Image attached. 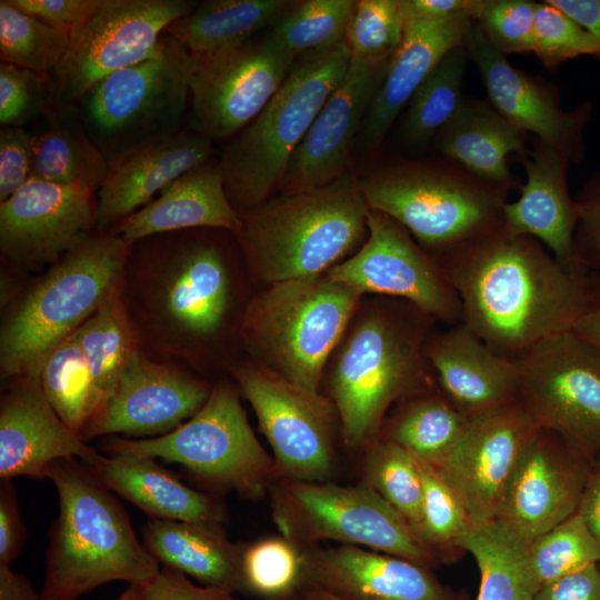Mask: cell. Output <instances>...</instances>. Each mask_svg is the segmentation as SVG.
Segmentation results:
<instances>
[{
    "mask_svg": "<svg viewBox=\"0 0 600 600\" xmlns=\"http://www.w3.org/2000/svg\"><path fill=\"white\" fill-rule=\"evenodd\" d=\"M438 260L460 298L461 322L513 362L572 330L589 301L592 273L569 272L540 241L504 223Z\"/></svg>",
    "mask_w": 600,
    "mask_h": 600,
    "instance_id": "obj_1",
    "label": "cell"
},
{
    "mask_svg": "<svg viewBox=\"0 0 600 600\" xmlns=\"http://www.w3.org/2000/svg\"><path fill=\"white\" fill-rule=\"evenodd\" d=\"M192 230L132 244L122 292L139 334L162 354L191 357L223 330L231 309L230 272L221 249Z\"/></svg>",
    "mask_w": 600,
    "mask_h": 600,
    "instance_id": "obj_2",
    "label": "cell"
},
{
    "mask_svg": "<svg viewBox=\"0 0 600 600\" xmlns=\"http://www.w3.org/2000/svg\"><path fill=\"white\" fill-rule=\"evenodd\" d=\"M436 322L400 299L359 306L330 358V400L347 446L368 447L392 404L434 383L423 347Z\"/></svg>",
    "mask_w": 600,
    "mask_h": 600,
    "instance_id": "obj_3",
    "label": "cell"
},
{
    "mask_svg": "<svg viewBox=\"0 0 600 600\" xmlns=\"http://www.w3.org/2000/svg\"><path fill=\"white\" fill-rule=\"evenodd\" d=\"M46 478L59 497L50 530L41 600H76L110 581L147 584L160 562L139 542L130 519L81 460L53 461Z\"/></svg>",
    "mask_w": 600,
    "mask_h": 600,
    "instance_id": "obj_4",
    "label": "cell"
},
{
    "mask_svg": "<svg viewBox=\"0 0 600 600\" xmlns=\"http://www.w3.org/2000/svg\"><path fill=\"white\" fill-rule=\"evenodd\" d=\"M368 212L359 181L346 172L241 212L236 236L250 270L272 284L318 276L343 261L366 240Z\"/></svg>",
    "mask_w": 600,
    "mask_h": 600,
    "instance_id": "obj_5",
    "label": "cell"
},
{
    "mask_svg": "<svg viewBox=\"0 0 600 600\" xmlns=\"http://www.w3.org/2000/svg\"><path fill=\"white\" fill-rule=\"evenodd\" d=\"M131 247L96 231L11 301L0 328L2 379L39 374L48 353L121 286Z\"/></svg>",
    "mask_w": 600,
    "mask_h": 600,
    "instance_id": "obj_6",
    "label": "cell"
},
{
    "mask_svg": "<svg viewBox=\"0 0 600 600\" xmlns=\"http://www.w3.org/2000/svg\"><path fill=\"white\" fill-rule=\"evenodd\" d=\"M360 299L328 272L272 283L248 303L240 334L258 364L319 393L326 366Z\"/></svg>",
    "mask_w": 600,
    "mask_h": 600,
    "instance_id": "obj_7",
    "label": "cell"
},
{
    "mask_svg": "<svg viewBox=\"0 0 600 600\" xmlns=\"http://www.w3.org/2000/svg\"><path fill=\"white\" fill-rule=\"evenodd\" d=\"M346 42L296 58L261 112L220 153L228 198L241 213L279 188L289 160L350 64Z\"/></svg>",
    "mask_w": 600,
    "mask_h": 600,
    "instance_id": "obj_8",
    "label": "cell"
},
{
    "mask_svg": "<svg viewBox=\"0 0 600 600\" xmlns=\"http://www.w3.org/2000/svg\"><path fill=\"white\" fill-rule=\"evenodd\" d=\"M359 184L369 209L399 222L437 259L500 227L509 192L447 158L393 164Z\"/></svg>",
    "mask_w": 600,
    "mask_h": 600,
    "instance_id": "obj_9",
    "label": "cell"
},
{
    "mask_svg": "<svg viewBox=\"0 0 600 600\" xmlns=\"http://www.w3.org/2000/svg\"><path fill=\"white\" fill-rule=\"evenodd\" d=\"M197 56L163 33L149 58L97 82L77 108L108 162L188 122L189 81Z\"/></svg>",
    "mask_w": 600,
    "mask_h": 600,
    "instance_id": "obj_10",
    "label": "cell"
},
{
    "mask_svg": "<svg viewBox=\"0 0 600 600\" xmlns=\"http://www.w3.org/2000/svg\"><path fill=\"white\" fill-rule=\"evenodd\" d=\"M103 449L110 456L179 463L202 483L246 499L263 497L279 480L274 459L253 433L238 391L227 382L212 387L204 406L173 431L148 439L112 437Z\"/></svg>",
    "mask_w": 600,
    "mask_h": 600,
    "instance_id": "obj_11",
    "label": "cell"
},
{
    "mask_svg": "<svg viewBox=\"0 0 600 600\" xmlns=\"http://www.w3.org/2000/svg\"><path fill=\"white\" fill-rule=\"evenodd\" d=\"M281 536L299 547L334 540L397 556L432 569L440 557L406 519L367 484L280 479L270 490Z\"/></svg>",
    "mask_w": 600,
    "mask_h": 600,
    "instance_id": "obj_12",
    "label": "cell"
},
{
    "mask_svg": "<svg viewBox=\"0 0 600 600\" xmlns=\"http://www.w3.org/2000/svg\"><path fill=\"white\" fill-rule=\"evenodd\" d=\"M518 402L539 428L593 461L600 454V350L572 330L517 361Z\"/></svg>",
    "mask_w": 600,
    "mask_h": 600,
    "instance_id": "obj_13",
    "label": "cell"
},
{
    "mask_svg": "<svg viewBox=\"0 0 600 600\" xmlns=\"http://www.w3.org/2000/svg\"><path fill=\"white\" fill-rule=\"evenodd\" d=\"M296 56L270 32L197 56L189 81L187 129L211 142L247 127L282 86Z\"/></svg>",
    "mask_w": 600,
    "mask_h": 600,
    "instance_id": "obj_14",
    "label": "cell"
},
{
    "mask_svg": "<svg viewBox=\"0 0 600 600\" xmlns=\"http://www.w3.org/2000/svg\"><path fill=\"white\" fill-rule=\"evenodd\" d=\"M190 0H101L72 32L69 51L49 76L56 108L77 102L107 76L153 54L166 28L189 13Z\"/></svg>",
    "mask_w": 600,
    "mask_h": 600,
    "instance_id": "obj_15",
    "label": "cell"
},
{
    "mask_svg": "<svg viewBox=\"0 0 600 600\" xmlns=\"http://www.w3.org/2000/svg\"><path fill=\"white\" fill-rule=\"evenodd\" d=\"M232 372L273 451L279 480L324 481L334 468L338 416L331 400L258 363Z\"/></svg>",
    "mask_w": 600,
    "mask_h": 600,
    "instance_id": "obj_16",
    "label": "cell"
},
{
    "mask_svg": "<svg viewBox=\"0 0 600 600\" xmlns=\"http://www.w3.org/2000/svg\"><path fill=\"white\" fill-rule=\"evenodd\" d=\"M368 236L328 274L362 294L404 300L446 326L462 321L460 298L440 261L399 222L369 209Z\"/></svg>",
    "mask_w": 600,
    "mask_h": 600,
    "instance_id": "obj_17",
    "label": "cell"
},
{
    "mask_svg": "<svg viewBox=\"0 0 600 600\" xmlns=\"http://www.w3.org/2000/svg\"><path fill=\"white\" fill-rule=\"evenodd\" d=\"M593 460L538 428L504 488L496 522L526 544L577 513Z\"/></svg>",
    "mask_w": 600,
    "mask_h": 600,
    "instance_id": "obj_18",
    "label": "cell"
},
{
    "mask_svg": "<svg viewBox=\"0 0 600 600\" xmlns=\"http://www.w3.org/2000/svg\"><path fill=\"white\" fill-rule=\"evenodd\" d=\"M96 222V192L31 178L0 202V251L23 269L50 267L94 233Z\"/></svg>",
    "mask_w": 600,
    "mask_h": 600,
    "instance_id": "obj_19",
    "label": "cell"
},
{
    "mask_svg": "<svg viewBox=\"0 0 600 600\" xmlns=\"http://www.w3.org/2000/svg\"><path fill=\"white\" fill-rule=\"evenodd\" d=\"M212 388L172 363L150 359L139 349L120 374L113 390L83 429L87 442L96 437H160L192 418Z\"/></svg>",
    "mask_w": 600,
    "mask_h": 600,
    "instance_id": "obj_20",
    "label": "cell"
},
{
    "mask_svg": "<svg viewBox=\"0 0 600 600\" xmlns=\"http://www.w3.org/2000/svg\"><path fill=\"white\" fill-rule=\"evenodd\" d=\"M538 426L518 401L469 418L437 467L463 501L470 526L494 520L504 488Z\"/></svg>",
    "mask_w": 600,
    "mask_h": 600,
    "instance_id": "obj_21",
    "label": "cell"
},
{
    "mask_svg": "<svg viewBox=\"0 0 600 600\" xmlns=\"http://www.w3.org/2000/svg\"><path fill=\"white\" fill-rule=\"evenodd\" d=\"M469 58L476 64L490 104L522 131L566 156L571 162L583 157L582 132L591 113L584 102L571 111L560 107L554 87L513 67L473 22L466 38Z\"/></svg>",
    "mask_w": 600,
    "mask_h": 600,
    "instance_id": "obj_22",
    "label": "cell"
},
{
    "mask_svg": "<svg viewBox=\"0 0 600 600\" xmlns=\"http://www.w3.org/2000/svg\"><path fill=\"white\" fill-rule=\"evenodd\" d=\"M389 64L390 61L367 63L350 59L343 79L292 153L278 189L291 192L322 187L346 173L356 140Z\"/></svg>",
    "mask_w": 600,
    "mask_h": 600,
    "instance_id": "obj_23",
    "label": "cell"
},
{
    "mask_svg": "<svg viewBox=\"0 0 600 600\" xmlns=\"http://www.w3.org/2000/svg\"><path fill=\"white\" fill-rule=\"evenodd\" d=\"M300 587L339 600H459L460 594L407 559L358 546L300 547Z\"/></svg>",
    "mask_w": 600,
    "mask_h": 600,
    "instance_id": "obj_24",
    "label": "cell"
},
{
    "mask_svg": "<svg viewBox=\"0 0 600 600\" xmlns=\"http://www.w3.org/2000/svg\"><path fill=\"white\" fill-rule=\"evenodd\" d=\"M9 380L0 401V478H46L59 459L90 462L101 454L57 414L48 401L39 374Z\"/></svg>",
    "mask_w": 600,
    "mask_h": 600,
    "instance_id": "obj_25",
    "label": "cell"
},
{
    "mask_svg": "<svg viewBox=\"0 0 600 600\" xmlns=\"http://www.w3.org/2000/svg\"><path fill=\"white\" fill-rule=\"evenodd\" d=\"M214 154L213 142L186 128L117 157L109 162L97 192L96 231H110L150 203L179 176Z\"/></svg>",
    "mask_w": 600,
    "mask_h": 600,
    "instance_id": "obj_26",
    "label": "cell"
},
{
    "mask_svg": "<svg viewBox=\"0 0 600 600\" xmlns=\"http://www.w3.org/2000/svg\"><path fill=\"white\" fill-rule=\"evenodd\" d=\"M423 353L439 389L466 417L518 401L517 362L497 354L463 322L432 329Z\"/></svg>",
    "mask_w": 600,
    "mask_h": 600,
    "instance_id": "obj_27",
    "label": "cell"
},
{
    "mask_svg": "<svg viewBox=\"0 0 600 600\" xmlns=\"http://www.w3.org/2000/svg\"><path fill=\"white\" fill-rule=\"evenodd\" d=\"M522 157L527 180L517 201L503 207V223L512 231L540 241L569 272L588 274L574 246L578 208L569 193L571 161L558 150L533 138Z\"/></svg>",
    "mask_w": 600,
    "mask_h": 600,
    "instance_id": "obj_28",
    "label": "cell"
},
{
    "mask_svg": "<svg viewBox=\"0 0 600 600\" xmlns=\"http://www.w3.org/2000/svg\"><path fill=\"white\" fill-rule=\"evenodd\" d=\"M474 20L457 14L437 21L407 20L402 41L367 113L361 139L376 151L401 110L442 58L466 42Z\"/></svg>",
    "mask_w": 600,
    "mask_h": 600,
    "instance_id": "obj_29",
    "label": "cell"
},
{
    "mask_svg": "<svg viewBox=\"0 0 600 600\" xmlns=\"http://www.w3.org/2000/svg\"><path fill=\"white\" fill-rule=\"evenodd\" d=\"M202 228L234 234L241 229L240 213L228 198L220 159L216 157L179 176L109 232L133 244L156 234Z\"/></svg>",
    "mask_w": 600,
    "mask_h": 600,
    "instance_id": "obj_30",
    "label": "cell"
},
{
    "mask_svg": "<svg viewBox=\"0 0 600 600\" xmlns=\"http://www.w3.org/2000/svg\"><path fill=\"white\" fill-rule=\"evenodd\" d=\"M106 488L156 519L222 526L223 504L210 494L184 484L154 458L130 454L103 456L83 462Z\"/></svg>",
    "mask_w": 600,
    "mask_h": 600,
    "instance_id": "obj_31",
    "label": "cell"
},
{
    "mask_svg": "<svg viewBox=\"0 0 600 600\" xmlns=\"http://www.w3.org/2000/svg\"><path fill=\"white\" fill-rule=\"evenodd\" d=\"M528 138L490 102L469 99L433 142L444 158L510 191L522 186L511 173L507 158L511 152L521 158L528 154Z\"/></svg>",
    "mask_w": 600,
    "mask_h": 600,
    "instance_id": "obj_32",
    "label": "cell"
},
{
    "mask_svg": "<svg viewBox=\"0 0 600 600\" xmlns=\"http://www.w3.org/2000/svg\"><path fill=\"white\" fill-rule=\"evenodd\" d=\"M142 536L148 551L164 567L203 586L244 592V544L231 542L222 526L152 518L144 524Z\"/></svg>",
    "mask_w": 600,
    "mask_h": 600,
    "instance_id": "obj_33",
    "label": "cell"
},
{
    "mask_svg": "<svg viewBox=\"0 0 600 600\" xmlns=\"http://www.w3.org/2000/svg\"><path fill=\"white\" fill-rule=\"evenodd\" d=\"M28 130L32 178L98 192L109 162L89 136L77 106L52 107Z\"/></svg>",
    "mask_w": 600,
    "mask_h": 600,
    "instance_id": "obj_34",
    "label": "cell"
},
{
    "mask_svg": "<svg viewBox=\"0 0 600 600\" xmlns=\"http://www.w3.org/2000/svg\"><path fill=\"white\" fill-rule=\"evenodd\" d=\"M294 4L289 0H208L172 21L164 33L194 56H208L269 30Z\"/></svg>",
    "mask_w": 600,
    "mask_h": 600,
    "instance_id": "obj_35",
    "label": "cell"
},
{
    "mask_svg": "<svg viewBox=\"0 0 600 600\" xmlns=\"http://www.w3.org/2000/svg\"><path fill=\"white\" fill-rule=\"evenodd\" d=\"M454 547L470 552L478 564L477 600H532L540 588L530 566L529 546L496 521L469 526Z\"/></svg>",
    "mask_w": 600,
    "mask_h": 600,
    "instance_id": "obj_36",
    "label": "cell"
},
{
    "mask_svg": "<svg viewBox=\"0 0 600 600\" xmlns=\"http://www.w3.org/2000/svg\"><path fill=\"white\" fill-rule=\"evenodd\" d=\"M398 406L382 437L438 467L460 440L469 418L434 383Z\"/></svg>",
    "mask_w": 600,
    "mask_h": 600,
    "instance_id": "obj_37",
    "label": "cell"
},
{
    "mask_svg": "<svg viewBox=\"0 0 600 600\" xmlns=\"http://www.w3.org/2000/svg\"><path fill=\"white\" fill-rule=\"evenodd\" d=\"M74 333L102 407L132 356L141 349L122 283Z\"/></svg>",
    "mask_w": 600,
    "mask_h": 600,
    "instance_id": "obj_38",
    "label": "cell"
},
{
    "mask_svg": "<svg viewBox=\"0 0 600 600\" xmlns=\"http://www.w3.org/2000/svg\"><path fill=\"white\" fill-rule=\"evenodd\" d=\"M468 58L466 44L456 47L416 90L401 124L406 144L427 146L454 118L464 101L462 87Z\"/></svg>",
    "mask_w": 600,
    "mask_h": 600,
    "instance_id": "obj_39",
    "label": "cell"
},
{
    "mask_svg": "<svg viewBox=\"0 0 600 600\" xmlns=\"http://www.w3.org/2000/svg\"><path fill=\"white\" fill-rule=\"evenodd\" d=\"M39 379L57 414L80 436L99 411L101 399L74 332L48 353Z\"/></svg>",
    "mask_w": 600,
    "mask_h": 600,
    "instance_id": "obj_40",
    "label": "cell"
},
{
    "mask_svg": "<svg viewBox=\"0 0 600 600\" xmlns=\"http://www.w3.org/2000/svg\"><path fill=\"white\" fill-rule=\"evenodd\" d=\"M71 32L0 1V59L50 76L70 49Z\"/></svg>",
    "mask_w": 600,
    "mask_h": 600,
    "instance_id": "obj_41",
    "label": "cell"
},
{
    "mask_svg": "<svg viewBox=\"0 0 600 600\" xmlns=\"http://www.w3.org/2000/svg\"><path fill=\"white\" fill-rule=\"evenodd\" d=\"M368 447L364 484L394 508L416 533L421 521L423 494L417 459L383 437H379Z\"/></svg>",
    "mask_w": 600,
    "mask_h": 600,
    "instance_id": "obj_42",
    "label": "cell"
},
{
    "mask_svg": "<svg viewBox=\"0 0 600 600\" xmlns=\"http://www.w3.org/2000/svg\"><path fill=\"white\" fill-rule=\"evenodd\" d=\"M354 7V0L294 1L270 32L296 57L324 50L344 41Z\"/></svg>",
    "mask_w": 600,
    "mask_h": 600,
    "instance_id": "obj_43",
    "label": "cell"
},
{
    "mask_svg": "<svg viewBox=\"0 0 600 600\" xmlns=\"http://www.w3.org/2000/svg\"><path fill=\"white\" fill-rule=\"evenodd\" d=\"M528 554L540 587L590 564H600V544L578 512L536 538Z\"/></svg>",
    "mask_w": 600,
    "mask_h": 600,
    "instance_id": "obj_44",
    "label": "cell"
},
{
    "mask_svg": "<svg viewBox=\"0 0 600 600\" xmlns=\"http://www.w3.org/2000/svg\"><path fill=\"white\" fill-rule=\"evenodd\" d=\"M301 570V548L283 536L263 538L243 547L241 573L247 593L270 600L297 591Z\"/></svg>",
    "mask_w": 600,
    "mask_h": 600,
    "instance_id": "obj_45",
    "label": "cell"
},
{
    "mask_svg": "<svg viewBox=\"0 0 600 600\" xmlns=\"http://www.w3.org/2000/svg\"><path fill=\"white\" fill-rule=\"evenodd\" d=\"M400 0H359L344 42L351 60L367 63L391 61L404 32Z\"/></svg>",
    "mask_w": 600,
    "mask_h": 600,
    "instance_id": "obj_46",
    "label": "cell"
},
{
    "mask_svg": "<svg viewBox=\"0 0 600 600\" xmlns=\"http://www.w3.org/2000/svg\"><path fill=\"white\" fill-rule=\"evenodd\" d=\"M417 461L423 494L421 521L416 534L440 557L443 549L456 548V541L470 526L469 517L459 493L443 473L432 464Z\"/></svg>",
    "mask_w": 600,
    "mask_h": 600,
    "instance_id": "obj_47",
    "label": "cell"
},
{
    "mask_svg": "<svg viewBox=\"0 0 600 600\" xmlns=\"http://www.w3.org/2000/svg\"><path fill=\"white\" fill-rule=\"evenodd\" d=\"M594 38L548 0L537 2L532 52L547 70L579 56H597Z\"/></svg>",
    "mask_w": 600,
    "mask_h": 600,
    "instance_id": "obj_48",
    "label": "cell"
},
{
    "mask_svg": "<svg viewBox=\"0 0 600 600\" xmlns=\"http://www.w3.org/2000/svg\"><path fill=\"white\" fill-rule=\"evenodd\" d=\"M52 107L49 76L0 63L1 127L28 128Z\"/></svg>",
    "mask_w": 600,
    "mask_h": 600,
    "instance_id": "obj_49",
    "label": "cell"
},
{
    "mask_svg": "<svg viewBox=\"0 0 600 600\" xmlns=\"http://www.w3.org/2000/svg\"><path fill=\"white\" fill-rule=\"evenodd\" d=\"M536 6L531 0H482L474 21L504 56L532 52Z\"/></svg>",
    "mask_w": 600,
    "mask_h": 600,
    "instance_id": "obj_50",
    "label": "cell"
},
{
    "mask_svg": "<svg viewBox=\"0 0 600 600\" xmlns=\"http://www.w3.org/2000/svg\"><path fill=\"white\" fill-rule=\"evenodd\" d=\"M574 200L579 216L574 232L579 261L589 273H600V172L584 183Z\"/></svg>",
    "mask_w": 600,
    "mask_h": 600,
    "instance_id": "obj_51",
    "label": "cell"
},
{
    "mask_svg": "<svg viewBox=\"0 0 600 600\" xmlns=\"http://www.w3.org/2000/svg\"><path fill=\"white\" fill-rule=\"evenodd\" d=\"M32 178L30 132L23 127L0 130V202Z\"/></svg>",
    "mask_w": 600,
    "mask_h": 600,
    "instance_id": "obj_52",
    "label": "cell"
},
{
    "mask_svg": "<svg viewBox=\"0 0 600 600\" xmlns=\"http://www.w3.org/2000/svg\"><path fill=\"white\" fill-rule=\"evenodd\" d=\"M142 600H239L233 592L208 586H196L184 573L160 568L158 574L144 584Z\"/></svg>",
    "mask_w": 600,
    "mask_h": 600,
    "instance_id": "obj_53",
    "label": "cell"
},
{
    "mask_svg": "<svg viewBox=\"0 0 600 600\" xmlns=\"http://www.w3.org/2000/svg\"><path fill=\"white\" fill-rule=\"evenodd\" d=\"M20 10L44 22L72 32L99 6L101 0H10Z\"/></svg>",
    "mask_w": 600,
    "mask_h": 600,
    "instance_id": "obj_54",
    "label": "cell"
},
{
    "mask_svg": "<svg viewBox=\"0 0 600 600\" xmlns=\"http://www.w3.org/2000/svg\"><path fill=\"white\" fill-rule=\"evenodd\" d=\"M26 539V528L11 479L0 480V564L16 560Z\"/></svg>",
    "mask_w": 600,
    "mask_h": 600,
    "instance_id": "obj_55",
    "label": "cell"
},
{
    "mask_svg": "<svg viewBox=\"0 0 600 600\" xmlns=\"http://www.w3.org/2000/svg\"><path fill=\"white\" fill-rule=\"evenodd\" d=\"M532 600H600L599 563L542 584Z\"/></svg>",
    "mask_w": 600,
    "mask_h": 600,
    "instance_id": "obj_56",
    "label": "cell"
},
{
    "mask_svg": "<svg viewBox=\"0 0 600 600\" xmlns=\"http://www.w3.org/2000/svg\"><path fill=\"white\" fill-rule=\"evenodd\" d=\"M482 0H400L404 20L437 21L457 14L476 18Z\"/></svg>",
    "mask_w": 600,
    "mask_h": 600,
    "instance_id": "obj_57",
    "label": "cell"
},
{
    "mask_svg": "<svg viewBox=\"0 0 600 600\" xmlns=\"http://www.w3.org/2000/svg\"><path fill=\"white\" fill-rule=\"evenodd\" d=\"M572 18L598 43L596 58L600 60V0H548Z\"/></svg>",
    "mask_w": 600,
    "mask_h": 600,
    "instance_id": "obj_58",
    "label": "cell"
},
{
    "mask_svg": "<svg viewBox=\"0 0 600 600\" xmlns=\"http://www.w3.org/2000/svg\"><path fill=\"white\" fill-rule=\"evenodd\" d=\"M577 512L583 518L600 544V454L593 462Z\"/></svg>",
    "mask_w": 600,
    "mask_h": 600,
    "instance_id": "obj_59",
    "label": "cell"
},
{
    "mask_svg": "<svg viewBox=\"0 0 600 600\" xmlns=\"http://www.w3.org/2000/svg\"><path fill=\"white\" fill-rule=\"evenodd\" d=\"M572 331L600 350V273H592L588 304Z\"/></svg>",
    "mask_w": 600,
    "mask_h": 600,
    "instance_id": "obj_60",
    "label": "cell"
},
{
    "mask_svg": "<svg viewBox=\"0 0 600 600\" xmlns=\"http://www.w3.org/2000/svg\"><path fill=\"white\" fill-rule=\"evenodd\" d=\"M0 600H41V597L23 574L9 564H0Z\"/></svg>",
    "mask_w": 600,
    "mask_h": 600,
    "instance_id": "obj_61",
    "label": "cell"
},
{
    "mask_svg": "<svg viewBox=\"0 0 600 600\" xmlns=\"http://www.w3.org/2000/svg\"><path fill=\"white\" fill-rule=\"evenodd\" d=\"M304 600H339L336 597L313 588L299 589ZM459 600H467L463 594H460Z\"/></svg>",
    "mask_w": 600,
    "mask_h": 600,
    "instance_id": "obj_62",
    "label": "cell"
},
{
    "mask_svg": "<svg viewBox=\"0 0 600 600\" xmlns=\"http://www.w3.org/2000/svg\"><path fill=\"white\" fill-rule=\"evenodd\" d=\"M144 584H129L116 600H142Z\"/></svg>",
    "mask_w": 600,
    "mask_h": 600,
    "instance_id": "obj_63",
    "label": "cell"
},
{
    "mask_svg": "<svg viewBox=\"0 0 600 600\" xmlns=\"http://www.w3.org/2000/svg\"><path fill=\"white\" fill-rule=\"evenodd\" d=\"M270 600H304L300 593L299 590L297 591H293V592H290L286 596H282V597H279V598H276V599H270Z\"/></svg>",
    "mask_w": 600,
    "mask_h": 600,
    "instance_id": "obj_64",
    "label": "cell"
}]
</instances>
